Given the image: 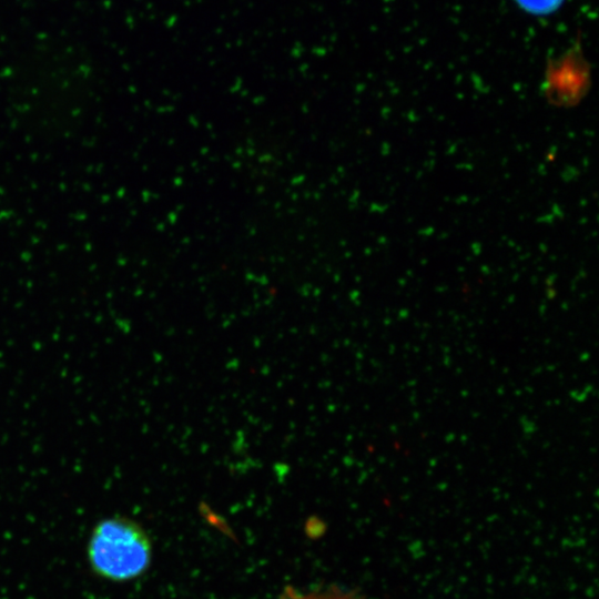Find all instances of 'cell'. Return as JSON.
Wrapping results in <instances>:
<instances>
[{
	"mask_svg": "<svg viewBox=\"0 0 599 599\" xmlns=\"http://www.w3.org/2000/svg\"><path fill=\"white\" fill-rule=\"evenodd\" d=\"M590 69L580 50L573 49L548 63L542 82V95L557 109L580 104L590 89Z\"/></svg>",
	"mask_w": 599,
	"mask_h": 599,
	"instance_id": "7a4b0ae2",
	"label": "cell"
},
{
	"mask_svg": "<svg viewBox=\"0 0 599 599\" xmlns=\"http://www.w3.org/2000/svg\"><path fill=\"white\" fill-rule=\"evenodd\" d=\"M88 557L94 572L113 581L141 576L150 566L151 542L132 519L116 516L101 520L93 529Z\"/></svg>",
	"mask_w": 599,
	"mask_h": 599,
	"instance_id": "6da1fadb",
	"label": "cell"
},
{
	"mask_svg": "<svg viewBox=\"0 0 599 599\" xmlns=\"http://www.w3.org/2000/svg\"><path fill=\"white\" fill-rule=\"evenodd\" d=\"M278 599H359L351 591H344L337 588H327L323 590L302 591L293 587H287L282 591Z\"/></svg>",
	"mask_w": 599,
	"mask_h": 599,
	"instance_id": "3957f363",
	"label": "cell"
},
{
	"mask_svg": "<svg viewBox=\"0 0 599 599\" xmlns=\"http://www.w3.org/2000/svg\"><path fill=\"white\" fill-rule=\"evenodd\" d=\"M524 6L531 10H549L552 9L555 3H557L559 0H519Z\"/></svg>",
	"mask_w": 599,
	"mask_h": 599,
	"instance_id": "277c9868",
	"label": "cell"
}]
</instances>
